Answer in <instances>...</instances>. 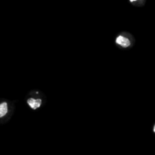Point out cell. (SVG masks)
Returning a JSON list of instances; mask_svg holds the SVG:
<instances>
[{"mask_svg":"<svg viewBox=\"0 0 155 155\" xmlns=\"http://www.w3.org/2000/svg\"><path fill=\"white\" fill-rule=\"evenodd\" d=\"M135 1H136V0H130V2H135Z\"/></svg>","mask_w":155,"mask_h":155,"instance_id":"277c9868","label":"cell"},{"mask_svg":"<svg viewBox=\"0 0 155 155\" xmlns=\"http://www.w3.org/2000/svg\"><path fill=\"white\" fill-rule=\"evenodd\" d=\"M116 42L118 45H121L123 47H128L130 45V39L124 37L123 36H119L116 39Z\"/></svg>","mask_w":155,"mask_h":155,"instance_id":"7a4b0ae2","label":"cell"},{"mask_svg":"<svg viewBox=\"0 0 155 155\" xmlns=\"http://www.w3.org/2000/svg\"><path fill=\"white\" fill-rule=\"evenodd\" d=\"M8 113V104L6 102H2L0 104V118L5 116Z\"/></svg>","mask_w":155,"mask_h":155,"instance_id":"3957f363","label":"cell"},{"mask_svg":"<svg viewBox=\"0 0 155 155\" xmlns=\"http://www.w3.org/2000/svg\"><path fill=\"white\" fill-rule=\"evenodd\" d=\"M154 133H155V127H154Z\"/></svg>","mask_w":155,"mask_h":155,"instance_id":"5b68a950","label":"cell"},{"mask_svg":"<svg viewBox=\"0 0 155 155\" xmlns=\"http://www.w3.org/2000/svg\"><path fill=\"white\" fill-rule=\"evenodd\" d=\"M27 104L33 110H36L38 107H40L42 104V101L40 99H34V98H30L27 100Z\"/></svg>","mask_w":155,"mask_h":155,"instance_id":"6da1fadb","label":"cell"}]
</instances>
